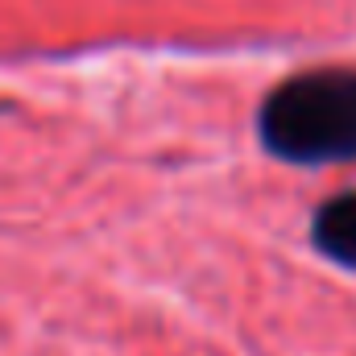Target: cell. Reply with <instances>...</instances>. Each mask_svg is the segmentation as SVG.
Wrapping results in <instances>:
<instances>
[{"label": "cell", "mask_w": 356, "mask_h": 356, "mask_svg": "<svg viewBox=\"0 0 356 356\" xmlns=\"http://www.w3.org/2000/svg\"><path fill=\"white\" fill-rule=\"evenodd\" d=\"M311 245L340 269L356 273V191L323 199L311 216Z\"/></svg>", "instance_id": "cell-2"}, {"label": "cell", "mask_w": 356, "mask_h": 356, "mask_svg": "<svg viewBox=\"0 0 356 356\" xmlns=\"http://www.w3.org/2000/svg\"><path fill=\"white\" fill-rule=\"evenodd\" d=\"M257 141L286 166L356 162V67H311L273 83L257 108Z\"/></svg>", "instance_id": "cell-1"}]
</instances>
